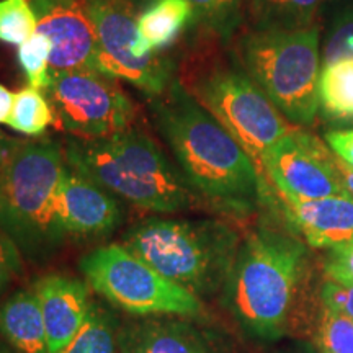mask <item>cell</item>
Returning <instances> with one entry per match:
<instances>
[{
    "instance_id": "obj_34",
    "label": "cell",
    "mask_w": 353,
    "mask_h": 353,
    "mask_svg": "<svg viewBox=\"0 0 353 353\" xmlns=\"http://www.w3.org/2000/svg\"><path fill=\"white\" fill-rule=\"evenodd\" d=\"M19 143L20 141L8 138V136H6L2 131H0V162H2L3 159H6L8 154L13 151V148H15Z\"/></svg>"
},
{
    "instance_id": "obj_18",
    "label": "cell",
    "mask_w": 353,
    "mask_h": 353,
    "mask_svg": "<svg viewBox=\"0 0 353 353\" xmlns=\"http://www.w3.org/2000/svg\"><path fill=\"white\" fill-rule=\"evenodd\" d=\"M188 25H193V8L188 0H157L138 17V33L144 50L161 54Z\"/></svg>"
},
{
    "instance_id": "obj_33",
    "label": "cell",
    "mask_w": 353,
    "mask_h": 353,
    "mask_svg": "<svg viewBox=\"0 0 353 353\" xmlns=\"http://www.w3.org/2000/svg\"><path fill=\"white\" fill-rule=\"evenodd\" d=\"M339 169H341L342 180H343V185H345V190H347L348 196L353 198V169H350V167L343 164L341 159H339Z\"/></svg>"
},
{
    "instance_id": "obj_32",
    "label": "cell",
    "mask_w": 353,
    "mask_h": 353,
    "mask_svg": "<svg viewBox=\"0 0 353 353\" xmlns=\"http://www.w3.org/2000/svg\"><path fill=\"white\" fill-rule=\"evenodd\" d=\"M13 99H15V94H12L6 85L0 83V125H7L13 108Z\"/></svg>"
},
{
    "instance_id": "obj_14",
    "label": "cell",
    "mask_w": 353,
    "mask_h": 353,
    "mask_svg": "<svg viewBox=\"0 0 353 353\" xmlns=\"http://www.w3.org/2000/svg\"><path fill=\"white\" fill-rule=\"evenodd\" d=\"M120 353H234L224 335L180 316L134 317L118 327Z\"/></svg>"
},
{
    "instance_id": "obj_8",
    "label": "cell",
    "mask_w": 353,
    "mask_h": 353,
    "mask_svg": "<svg viewBox=\"0 0 353 353\" xmlns=\"http://www.w3.org/2000/svg\"><path fill=\"white\" fill-rule=\"evenodd\" d=\"M88 285L132 317L180 316L201 319L203 299L179 286L121 242L97 247L81 260Z\"/></svg>"
},
{
    "instance_id": "obj_26",
    "label": "cell",
    "mask_w": 353,
    "mask_h": 353,
    "mask_svg": "<svg viewBox=\"0 0 353 353\" xmlns=\"http://www.w3.org/2000/svg\"><path fill=\"white\" fill-rule=\"evenodd\" d=\"M193 8V25L229 34L241 17V0H188Z\"/></svg>"
},
{
    "instance_id": "obj_1",
    "label": "cell",
    "mask_w": 353,
    "mask_h": 353,
    "mask_svg": "<svg viewBox=\"0 0 353 353\" xmlns=\"http://www.w3.org/2000/svg\"><path fill=\"white\" fill-rule=\"evenodd\" d=\"M162 134L196 195L234 213H245L262 196V176L252 157L183 83L174 79L154 99Z\"/></svg>"
},
{
    "instance_id": "obj_11",
    "label": "cell",
    "mask_w": 353,
    "mask_h": 353,
    "mask_svg": "<svg viewBox=\"0 0 353 353\" xmlns=\"http://www.w3.org/2000/svg\"><path fill=\"white\" fill-rule=\"evenodd\" d=\"M260 169L288 200L348 196L339 159L316 136L293 128L268 149Z\"/></svg>"
},
{
    "instance_id": "obj_25",
    "label": "cell",
    "mask_w": 353,
    "mask_h": 353,
    "mask_svg": "<svg viewBox=\"0 0 353 353\" xmlns=\"http://www.w3.org/2000/svg\"><path fill=\"white\" fill-rule=\"evenodd\" d=\"M37 25L30 0H0V41L20 46L37 32Z\"/></svg>"
},
{
    "instance_id": "obj_5",
    "label": "cell",
    "mask_w": 353,
    "mask_h": 353,
    "mask_svg": "<svg viewBox=\"0 0 353 353\" xmlns=\"http://www.w3.org/2000/svg\"><path fill=\"white\" fill-rule=\"evenodd\" d=\"M319 28L252 30L242 37L237 57L247 76L291 125L309 126L319 112Z\"/></svg>"
},
{
    "instance_id": "obj_4",
    "label": "cell",
    "mask_w": 353,
    "mask_h": 353,
    "mask_svg": "<svg viewBox=\"0 0 353 353\" xmlns=\"http://www.w3.org/2000/svg\"><path fill=\"white\" fill-rule=\"evenodd\" d=\"M241 242L221 221L151 218L131 228L121 244L203 299L226 290Z\"/></svg>"
},
{
    "instance_id": "obj_20",
    "label": "cell",
    "mask_w": 353,
    "mask_h": 353,
    "mask_svg": "<svg viewBox=\"0 0 353 353\" xmlns=\"http://www.w3.org/2000/svg\"><path fill=\"white\" fill-rule=\"evenodd\" d=\"M322 0H247L255 30H296L314 23Z\"/></svg>"
},
{
    "instance_id": "obj_31",
    "label": "cell",
    "mask_w": 353,
    "mask_h": 353,
    "mask_svg": "<svg viewBox=\"0 0 353 353\" xmlns=\"http://www.w3.org/2000/svg\"><path fill=\"white\" fill-rule=\"evenodd\" d=\"M330 151L339 157L343 164L353 169V130L329 131L325 134Z\"/></svg>"
},
{
    "instance_id": "obj_10",
    "label": "cell",
    "mask_w": 353,
    "mask_h": 353,
    "mask_svg": "<svg viewBox=\"0 0 353 353\" xmlns=\"http://www.w3.org/2000/svg\"><path fill=\"white\" fill-rule=\"evenodd\" d=\"M97 33L100 72L138 87L157 99L174 82L175 64L164 54L144 50L138 33V17L125 0H88Z\"/></svg>"
},
{
    "instance_id": "obj_30",
    "label": "cell",
    "mask_w": 353,
    "mask_h": 353,
    "mask_svg": "<svg viewBox=\"0 0 353 353\" xmlns=\"http://www.w3.org/2000/svg\"><path fill=\"white\" fill-rule=\"evenodd\" d=\"M324 272L329 280L353 281V242L330 250Z\"/></svg>"
},
{
    "instance_id": "obj_7",
    "label": "cell",
    "mask_w": 353,
    "mask_h": 353,
    "mask_svg": "<svg viewBox=\"0 0 353 353\" xmlns=\"http://www.w3.org/2000/svg\"><path fill=\"white\" fill-rule=\"evenodd\" d=\"M183 87L231 132L259 170L268 149L294 128L242 68L201 61L190 68Z\"/></svg>"
},
{
    "instance_id": "obj_27",
    "label": "cell",
    "mask_w": 353,
    "mask_h": 353,
    "mask_svg": "<svg viewBox=\"0 0 353 353\" xmlns=\"http://www.w3.org/2000/svg\"><path fill=\"white\" fill-rule=\"evenodd\" d=\"M353 57V6L337 13L321 51V65Z\"/></svg>"
},
{
    "instance_id": "obj_16",
    "label": "cell",
    "mask_w": 353,
    "mask_h": 353,
    "mask_svg": "<svg viewBox=\"0 0 353 353\" xmlns=\"http://www.w3.org/2000/svg\"><path fill=\"white\" fill-rule=\"evenodd\" d=\"M290 223L307 245L337 249L353 242V198L327 196L319 200L281 198Z\"/></svg>"
},
{
    "instance_id": "obj_6",
    "label": "cell",
    "mask_w": 353,
    "mask_h": 353,
    "mask_svg": "<svg viewBox=\"0 0 353 353\" xmlns=\"http://www.w3.org/2000/svg\"><path fill=\"white\" fill-rule=\"evenodd\" d=\"M65 165L64 148L52 139L20 141L0 162V228L32 257L57 242L52 206Z\"/></svg>"
},
{
    "instance_id": "obj_3",
    "label": "cell",
    "mask_w": 353,
    "mask_h": 353,
    "mask_svg": "<svg viewBox=\"0 0 353 353\" xmlns=\"http://www.w3.org/2000/svg\"><path fill=\"white\" fill-rule=\"evenodd\" d=\"M68 164L112 195L154 213H180L196 201L195 190L156 141L130 128L107 138H69Z\"/></svg>"
},
{
    "instance_id": "obj_19",
    "label": "cell",
    "mask_w": 353,
    "mask_h": 353,
    "mask_svg": "<svg viewBox=\"0 0 353 353\" xmlns=\"http://www.w3.org/2000/svg\"><path fill=\"white\" fill-rule=\"evenodd\" d=\"M319 110L334 121H353V57L321 65Z\"/></svg>"
},
{
    "instance_id": "obj_17",
    "label": "cell",
    "mask_w": 353,
    "mask_h": 353,
    "mask_svg": "<svg viewBox=\"0 0 353 353\" xmlns=\"http://www.w3.org/2000/svg\"><path fill=\"white\" fill-rule=\"evenodd\" d=\"M0 335L17 353H50L41 307L33 288L17 291L0 306Z\"/></svg>"
},
{
    "instance_id": "obj_24",
    "label": "cell",
    "mask_w": 353,
    "mask_h": 353,
    "mask_svg": "<svg viewBox=\"0 0 353 353\" xmlns=\"http://www.w3.org/2000/svg\"><path fill=\"white\" fill-rule=\"evenodd\" d=\"M317 353H353V319L321 304L316 317Z\"/></svg>"
},
{
    "instance_id": "obj_13",
    "label": "cell",
    "mask_w": 353,
    "mask_h": 353,
    "mask_svg": "<svg viewBox=\"0 0 353 353\" xmlns=\"http://www.w3.org/2000/svg\"><path fill=\"white\" fill-rule=\"evenodd\" d=\"M121 219V206L112 193L65 165L52 206L57 242L65 236H105L120 226Z\"/></svg>"
},
{
    "instance_id": "obj_35",
    "label": "cell",
    "mask_w": 353,
    "mask_h": 353,
    "mask_svg": "<svg viewBox=\"0 0 353 353\" xmlns=\"http://www.w3.org/2000/svg\"><path fill=\"white\" fill-rule=\"evenodd\" d=\"M130 2H134L136 6H145V7H149V6H151V3L157 2V0H130Z\"/></svg>"
},
{
    "instance_id": "obj_2",
    "label": "cell",
    "mask_w": 353,
    "mask_h": 353,
    "mask_svg": "<svg viewBox=\"0 0 353 353\" xmlns=\"http://www.w3.org/2000/svg\"><path fill=\"white\" fill-rule=\"evenodd\" d=\"M307 278L309 259L301 241L257 229L241 242L224 290L229 309L247 334L276 341L303 317Z\"/></svg>"
},
{
    "instance_id": "obj_21",
    "label": "cell",
    "mask_w": 353,
    "mask_h": 353,
    "mask_svg": "<svg viewBox=\"0 0 353 353\" xmlns=\"http://www.w3.org/2000/svg\"><path fill=\"white\" fill-rule=\"evenodd\" d=\"M51 125H56V114L43 90L28 85L17 92L7 126L28 138H38Z\"/></svg>"
},
{
    "instance_id": "obj_15",
    "label": "cell",
    "mask_w": 353,
    "mask_h": 353,
    "mask_svg": "<svg viewBox=\"0 0 353 353\" xmlns=\"http://www.w3.org/2000/svg\"><path fill=\"white\" fill-rule=\"evenodd\" d=\"M46 327L50 353H57L81 332L92 301L88 288L77 278L52 273L33 285Z\"/></svg>"
},
{
    "instance_id": "obj_36",
    "label": "cell",
    "mask_w": 353,
    "mask_h": 353,
    "mask_svg": "<svg viewBox=\"0 0 353 353\" xmlns=\"http://www.w3.org/2000/svg\"><path fill=\"white\" fill-rule=\"evenodd\" d=\"M291 353H317V352H312L311 348H307V347H299L298 350H294V352H291Z\"/></svg>"
},
{
    "instance_id": "obj_12",
    "label": "cell",
    "mask_w": 353,
    "mask_h": 353,
    "mask_svg": "<svg viewBox=\"0 0 353 353\" xmlns=\"http://www.w3.org/2000/svg\"><path fill=\"white\" fill-rule=\"evenodd\" d=\"M30 3L38 19L37 30L52 43V74L99 70L97 33L88 0H30Z\"/></svg>"
},
{
    "instance_id": "obj_9",
    "label": "cell",
    "mask_w": 353,
    "mask_h": 353,
    "mask_svg": "<svg viewBox=\"0 0 353 353\" xmlns=\"http://www.w3.org/2000/svg\"><path fill=\"white\" fill-rule=\"evenodd\" d=\"M56 114V126L72 138H107L134 123L136 108L117 81L99 70L52 74L44 90Z\"/></svg>"
},
{
    "instance_id": "obj_29",
    "label": "cell",
    "mask_w": 353,
    "mask_h": 353,
    "mask_svg": "<svg viewBox=\"0 0 353 353\" xmlns=\"http://www.w3.org/2000/svg\"><path fill=\"white\" fill-rule=\"evenodd\" d=\"M21 270V250L8 234L0 228V294L19 276Z\"/></svg>"
},
{
    "instance_id": "obj_28",
    "label": "cell",
    "mask_w": 353,
    "mask_h": 353,
    "mask_svg": "<svg viewBox=\"0 0 353 353\" xmlns=\"http://www.w3.org/2000/svg\"><path fill=\"white\" fill-rule=\"evenodd\" d=\"M321 304L353 319V281L327 280L321 286Z\"/></svg>"
},
{
    "instance_id": "obj_22",
    "label": "cell",
    "mask_w": 353,
    "mask_h": 353,
    "mask_svg": "<svg viewBox=\"0 0 353 353\" xmlns=\"http://www.w3.org/2000/svg\"><path fill=\"white\" fill-rule=\"evenodd\" d=\"M118 327L120 324L112 312L92 303L81 332L57 353H120Z\"/></svg>"
},
{
    "instance_id": "obj_23",
    "label": "cell",
    "mask_w": 353,
    "mask_h": 353,
    "mask_svg": "<svg viewBox=\"0 0 353 353\" xmlns=\"http://www.w3.org/2000/svg\"><path fill=\"white\" fill-rule=\"evenodd\" d=\"M51 51V39L38 30L19 46L17 59L30 87L43 92L50 87L52 81Z\"/></svg>"
},
{
    "instance_id": "obj_37",
    "label": "cell",
    "mask_w": 353,
    "mask_h": 353,
    "mask_svg": "<svg viewBox=\"0 0 353 353\" xmlns=\"http://www.w3.org/2000/svg\"><path fill=\"white\" fill-rule=\"evenodd\" d=\"M0 353H12V352L8 350V348L3 347V345H0Z\"/></svg>"
}]
</instances>
